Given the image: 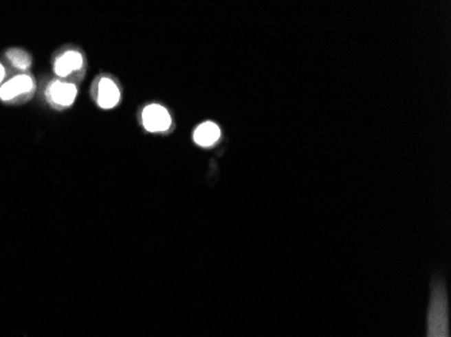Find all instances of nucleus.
<instances>
[{
	"instance_id": "nucleus-5",
	"label": "nucleus",
	"mask_w": 451,
	"mask_h": 337,
	"mask_svg": "<svg viewBox=\"0 0 451 337\" xmlns=\"http://www.w3.org/2000/svg\"><path fill=\"white\" fill-rule=\"evenodd\" d=\"M33 89H34V81L30 75H15L14 78H11L10 81H7L4 85L0 86V99L6 102L12 100L19 95L32 92Z\"/></svg>"
},
{
	"instance_id": "nucleus-3",
	"label": "nucleus",
	"mask_w": 451,
	"mask_h": 337,
	"mask_svg": "<svg viewBox=\"0 0 451 337\" xmlns=\"http://www.w3.org/2000/svg\"><path fill=\"white\" fill-rule=\"evenodd\" d=\"M47 97L56 106L69 107L74 104L77 97V88L76 85L69 82L53 81L47 86Z\"/></svg>"
},
{
	"instance_id": "nucleus-2",
	"label": "nucleus",
	"mask_w": 451,
	"mask_h": 337,
	"mask_svg": "<svg viewBox=\"0 0 451 337\" xmlns=\"http://www.w3.org/2000/svg\"><path fill=\"white\" fill-rule=\"evenodd\" d=\"M142 124L149 132H165L172 126V117L165 107L149 104L142 111Z\"/></svg>"
},
{
	"instance_id": "nucleus-7",
	"label": "nucleus",
	"mask_w": 451,
	"mask_h": 337,
	"mask_svg": "<svg viewBox=\"0 0 451 337\" xmlns=\"http://www.w3.org/2000/svg\"><path fill=\"white\" fill-rule=\"evenodd\" d=\"M221 138V128L214 121H204L193 131V141L201 148L215 145Z\"/></svg>"
},
{
	"instance_id": "nucleus-9",
	"label": "nucleus",
	"mask_w": 451,
	"mask_h": 337,
	"mask_svg": "<svg viewBox=\"0 0 451 337\" xmlns=\"http://www.w3.org/2000/svg\"><path fill=\"white\" fill-rule=\"evenodd\" d=\"M4 75H6V72H4V68H3V65L0 64V84H1L3 78H4Z\"/></svg>"
},
{
	"instance_id": "nucleus-4",
	"label": "nucleus",
	"mask_w": 451,
	"mask_h": 337,
	"mask_svg": "<svg viewBox=\"0 0 451 337\" xmlns=\"http://www.w3.org/2000/svg\"><path fill=\"white\" fill-rule=\"evenodd\" d=\"M96 102L103 110H111L120 102V91L110 77H102L99 80Z\"/></svg>"
},
{
	"instance_id": "nucleus-8",
	"label": "nucleus",
	"mask_w": 451,
	"mask_h": 337,
	"mask_svg": "<svg viewBox=\"0 0 451 337\" xmlns=\"http://www.w3.org/2000/svg\"><path fill=\"white\" fill-rule=\"evenodd\" d=\"M7 58L10 60V62L18 68V69H28L32 65V58L30 56L21 49H11L7 51Z\"/></svg>"
},
{
	"instance_id": "nucleus-1",
	"label": "nucleus",
	"mask_w": 451,
	"mask_h": 337,
	"mask_svg": "<svg viewBox=\"0 0 451 337\" xmlns=\"http://www.w3.org/2000/svg\"><path fill=\"white\" fill-rule=\"evenodd\" d=\"M449 312L446 289L442 283L434 286L428 310V337H449Z\"/></svg>"
},
{
	"instance_id": "nucleus-6",
	"label": "nucleus",
	"mask_w": 451,
	"mask_h": 337,
	"mask_svg": "<svg viewBox=\"0 0 451 337\" xmlns=\"http://www.w3.org/2000/svg\"><path fill=\"white\" fill-rule=\"evenodd\" d=\"M84 64L82 56L77 50H68L61 54L54 62V73L60 77H67L72 72L81 69Z\"/></svg>"
}]
</instances>
